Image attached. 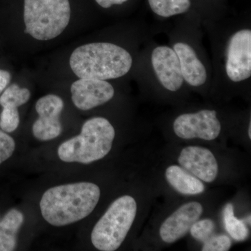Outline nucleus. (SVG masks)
<instances>
[{
	"label": "nucleus",
	"mask_w": 251,
	"mask_h": 251,
	"mask_svg": "<svg viewBox=\"0 0 251 251\" xmlns=\"http://www.w3.org/2000/svg\"><path fill=\"white\" fill-rule=\"evenodd\" d=\"M11 80V75L8 71L0 69V95L9 85Z\"/></svg>",
	"instance_id": "24"
},
{
	"label": "nucleus",
	"mask_w": 251,
	"mask_h": 251,
	"mask_svg": "<svg viewBox=\"0 0 251 251\" xmlns=\"http://www.w3.org/2000/svg\"><path fill=\"white\" fill-rule=\"evenodd\" d=\"M73 103L79 110L88 111L111 101L116 95L112 81L77 78L71 86Z\"/></svg>",
	"instance_id": "10"
},
{
	"label": "nucleus",
	"mask_w": 251,
	"mask_h": 251,
	"mask_svg": "<svg viewBox=\"0 0 251 251\" xmlns=\"http://www.w3.org/2000/svg\"><path fill=\"white\" fill-rule=\"evenodd\" d=\"M20 124L18 108H3L0 114V128L6 133H12L17 129Z\"/></svg>",
	"instance_id": "20"
},
{
	"label": "nucleus",
	"mask_w": 251,
	"mask_h": 251,
	"mask_svg": "<svg viewBox=\"0 0 251 251\" xmlns=\"http://www.w3.org/2000/svg\"><path fill=\"white\" fill-rule=\"evenodd\" d=\"M178 162L181 167L206 183L215 181L219 173V164L214 153L205 148L188 146L181 150Z\"/></svg>",
	"instance_id": "13"
},
{
	"label": "nucleus",
	"mask_w": 251,
	"mask_h": 251,
	"mask_svg": "<svg viewBox=\"0 0 251 251\" xmlns=\"http://www.w3.org/2000/svg\"><path fill=\"white\" fill-rule=\"evenodd\" d=\"M173 131L181 139H198L211 141L216 139L222 130L219 112L215 109L201 108L176 115L173 120Z\"/></svg>",
	"instance_id": "9"
},
{
	"label": "nucleus",
	"mask_w": 251,
	"mask_h": 251,
	"mask_svg": "<svg viewBox=\"0 0 251 251\" xmlns=\"http://www.w3.org/2000/svg\"><path fill=\"white\" fill-rule=\"evenodd\" d=\"M248 135H249V139H251V122H249V126H248Z\"/></svg>",
	"instance_id": "25"
},
{
	"label": "nucleus",
	"mask_w": 251,
	"mask_h": 251,
	"mask_svg": "<svg viewBox=\"0 0 251 251\" xmlns=\"http://www.w3.org/2000/svg\"><path fill=\"white\" fill-rule=\"evenodd\" d=\"M148 3L152 14L158 19H170L198 12L194 9L193 0H148Z\"/></svg>",
	"instance_id": "16"
},
{
	"label": "nucleus",
	"mask_w": 251,
	"mask_h": 251,
	"mask_svg": "<svg viewBox=\"0 0 251 251\" xmlns=\"http://www.w3.org/2000/svg\"><path fill=\"white\" fill-rule=\"evenodd\" d=\"M215 229V224L211 219H206L196 221L190 229L191 236L196 240L205 242L211 237Z\"/></svg>",
	"instance_id": "19"
},
{
	"label": "nucleus",
	"mask_w": 251,
	"mask_h": 251,
	"mask_svg": "<svg viewBox=\"0 0 251 251\" xmlns=\"http://www.w3.org/2000/svg\"><path fill=\"white\" fill-rule=\"evenodd\" d=\"M31 92L26 87H21L17 84L8 85L0 95V105L2 108H18L29 101Z\"/></svg>",
	"instance_id": "17"
},
{
	"label": "nucleus",
	"mask_w": 251,
	"mask_h": 251,
	"mask_svg": "<svg viewBox=\"0 0 251 251\" xmlns=\"http://www.w3.org/2000/svg\"><path fill=\"white\" fill-rule=\"evenodd\" d=\"M132 79L148 93L176 97L190 90L173 50L152 37L140 49Z\"/></svg>",
	"instance_id": "4"
},
{
	"label": "nucleus",
	"mask_w": 251,
	"mask_h": 251,
	"mask_svg": "<svg viewBox=\"0 0 251 251\" xmlns=\"http://www.w3.org/2000/svg\"><path fill=\"white\" fill-rule=\"evenodd\" d=\"M225 227L230 237L238 242L246 240L249 236V229L245 224L235 217L233 205L228 203L224 211Z\"/></svg>",
	"instance_id": "18"
},
{
	"label": "nucleus",
	"mask_w": 251,
	"mask_h": 251,
	"mask_svg": "<svg viewBox=\"0 0 251 251\" xmlns=\"http://www.w3.org/2000/svg\"><path fill=\"white\" fill-rule=\"evenodd\" d=\"M202 212L203 206L200 202H188L180 206L165 220L160 227V237L163 242L173 244L184 237Z\"/></svg>",
	"instance_id": "12"
},
{
	"label": "nucleus",
	"mask_w": 251,
	"mask_h": 251,
	"mask_svg": "<svg viewBox=\"0 0 251 251\" xmlns=\"http://www.w3.org/2000/svg\"><path fill=\"white\" fill-rule=\"evenodd\" d=\"M137 214V203L130 196L117 198L94 226L91 240L101 251H116L131 228Z\"/></svg>",
	"instance_id": "8"
},
{
	"label": "nucleus",
	"mask_w": 251,
	"mask_h": 251,
	"mask_svg": "<svg viewBox=\"0 0 251 251\" xmlns=\"http://www.w3.org/2000/svg\"><path fill=\"white\" fill-rule=\"evenodd\" d=\"M88 0H17L23 33L31 41H55L67 30Z\"/></svg>",
	"instance_id": "5"
},
{
	"label": "nucleus",
	"mask_w": 251,
	"mask_h": 251,
	"mask_svg": "<svg viewBox=\"0 0 251 251\" xmlns=\"http://www.w3.org/2000/svg\"><path fill=\"white\" fill-rule=\"evenodd\" d=\"M16 149V143L12 137L0 130V165L12 156Z\"/></svg>",
	"instance_id": "22"
},
{
	"label": "nucleus",
	"mask_w": 251,
	"mask_h": 251,
	"mask_svg": "<svg viewBox=\"0 0 251 251\" xmlns=\"http://www.w3.org/2000/svg\"><path fill=\"white\" fill-rule=\"evenodd\" d=\"M100 190L91 182H77L49 188L40 201L41 214L57 227L74 224L90 215L98 204Z\"/></svg>",
	"instance_id": "6"
},
{
	"label": "nucleus",
	"mask_w": 251,
	"mask_h": 251,
	"mask_svg": "<svg viewBox=\"0 0 251 251\" xmlns=\"http://www.w3.org/2000/svg\"><path fill=\"white\" fill-rule=\"evenodd\" d=\"M204 243L202 251H227L232 246L231 239L225 234L211 237Z\"/></svg>",
	"instance_id": "21"
},
{
	"label": "nucleus",
	"mask_w": 251,
	"mask_h": 251,
	"mask_svg": "<svg viewBox=\"0 0 251 251\" xmlns=\"http://www.w3.org/2000/svg\"><path fill=\"white\" fill-rule=\"evenodd\" d=\"M64 107V100L56 94H47L36 101L35 109L39 117L32 126L33 135L36 139L49 141L62 133L60 115Z\"/></svg>",
	"instance_id": "11"
},
{
	"label": "nucleus",
	"mask_w": 251,
	"mask_h": 251,
	"mask_svg": "<svg viewBox=\"0 0 251 251\" xmlns=\"http://www.w3.org/2000/svg\"><path fill=\"white\" fill-rule=\"evenodd\" d=\"M202 22L198 12L180 16L167 32V36L188 87L204 95L210 91L212 65L203 44Z\"/></svg>",
	"instance_id": "3"
},
{
	"label": "nucleus",
	"mask_w": 251,
	"mask_h": 251,
	"mask_svg": "<svg viewBox=\"0 0 251 251\" xmlns=\"http://www.w3.org/2000/svg\"><path fill=\"white\" fill-rule=\"evenodd\" d=\"M210 43L212 81L209 93L250 92L251 23L250 18L221 16L202 22Z\"/></svg>",
	"instance_id": "2"
},
{
	"label": "nucleus",
	"mask_w": 251,
	"mask_h": 251,
	"mask_svg": "<svg viewBox=\"0 0 251 251\" xmlns=\"http://www.w3.org/2000/svg\"><path fill=\"white\" fill-rule=\"evenodd\" d=\"M115 138V128L110 120L92 117L82 125L80 135L59 145V158L66 163L90 164L108 154Z\"/></svg>",
	"instance_id": "7"
},
{
	"label": "nucleus",
	"mask_w": 251,
	"mask_h": 251,
	"mask_svg": "<svg viewBox=\"0 0 251 251\" xmlns=\"http://www.w3.org/2000/svg\"><path fill=\"white\" fill-rule=\"evenodd\" d=\"M151 37L146 23H126L75 48L69 56V67L77 78L127 81L133 77L140 49Z\"/></svg>",
	"instance_id": "1"
},
{
	"label": "nucleus",
	"mask_w": 251,
	"mask_h": 251,
	"mask_svg": "<svg viewBox=\"0 0 251 251\" xmlns=\"http://www.w3.org/2000/svg\"><path fill=\"white\" fill-rule=\"evenodd\" d=\"M94 4L99 6L100 9L105 11L115 9L116 7H121L125 6L130 0H92Z\"/></svg>",
	"instance_id": "23"
},
{
	"label": "nucleus",
	"mask_w": 251,
	"mask_h": 251,
	"mask_svg": "<svg viewBox=\"0 0 251 251\" xmlns=\"http://www.w3.org/2000/svg\"><path fill=\"white\" fill-rule=\"evenodd\" d=\"M24 222V216L17 209H11L0 221V251H12L17 245L18 231Z\"/></svg>",
	"instance_id": "15"
},
{
	"label": "nucleus",
	"mask_w": 251,
	"mask_h": 251,
	"mask_svg": "<svg viewBox=\"0 0 251 251\" xmlns=\"http://www.w3.org/2000/svg\"><path fill=\"white\" fill-rule=\"evenodd\" d=\"M165 175L168 184L181 194L195 196L201 194L205 190L202 181L182 167L176 165L169 166Z\"/></svg>",
	"instance_id": "14"
}]
</instances>
